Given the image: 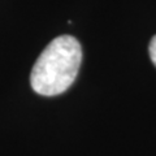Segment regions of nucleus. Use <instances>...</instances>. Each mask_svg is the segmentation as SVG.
<instances>
[{
  "mask_svg": "<svg viewBox=\"0 0 156 156\" xmlns=\"http://www.w3.org/2000/svg\"><path fill=\"white\" fill-rule=\"evenodd\" d=\"M82 62L80 42L70 35L55 38L39 55L30 82L39 95L53 96L66 91L74 82Z\"/></svg>",
  "mask_w": 156,
  "mask_h": 156,
  "instance_id": "f257e3e1",
  "label": "nucleus"
},
{
  "mask_svg": "<svg viewBox=\"0 0 156 156\" xmlns=\"http://www.w3.org/2000/svg\"><path fill=\"white\" fill-rule=\"evenodd\" d=\"M148 50H150V57H151V60H152L154 65L156 66V35L152 39H151Z\"/></svg>",
  "mask_w": 156,
  "mask_h": 156,
  "instance_id": "f03ea898",
  "label": "nucleus"
}]
</instances>
